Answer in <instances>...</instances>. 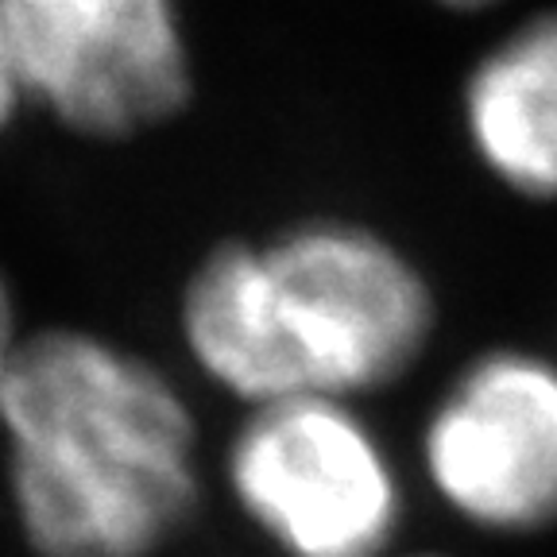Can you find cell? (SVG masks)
<instances>
[{"label": "cell", "instance_id": "1", "mask_svg": "<svg viewBox=\"0 0 557 557\" xmlns=\"http://www.w3.org/2000/svg\"><path fill=\"white\" fill-rule=\"evenodd\" d=\"M9 484L39 557H156L198 504L194 422L144 360L78 333L12 348Z\"/></svg>", "mask_w": 557, "mask_h": 557}, {"label": "cell", "instance_id": "2", "mask_svg": "<svg viewBox=\"0 0 557 557\" xmlns=\"http://www.w3.org/2000/svg\"><path fill=\"white\" fill-rule=\"evenodd\" d=\"M430 325L422 275L345 225H306L263 252L221 248L186 295L198 360L252 403L383 387L414 364Z\"/></svg>", "mask_w": 557, "mask_h": 557}, {"label": "cell", "instance_id": "3", "mask_svg": "<svg viewBox=\"0 0 557 557\" xmlns=\"http://www.w3.org/2000/svg\"><path fill=\"white\" fill-rule=\"evenodd\" d=\"M228 484L287 557H383L399 527L392 461L325 395L260 403L228 453Z\"/></svg>", "mask_w": 557, "mask_h": 557}, {"label": "cell", "instance_id": "4", "mask_svg": "<svg viewBox=\"0 0 557 557\" xmlns=\"http://www.w3.org/2000/svg\"><path fill=\"white\" fill-rule=\"evenodd\" d=\"M20 86L70 128L128 136L186 101L171 0H0Z\"/></svg>", "mask_w": 557, "mask_h": 557}, {"label": "cell", "instance_id": "5", "mask_svg": "<svg viewBox=\"0 0 557 557\" xmlns=\"http://www.w3.org/2000/svg\"><path fill=\"white\" fill-rule=\"evenodd\" d=\"M426 472L480 531L527 534L557 522V364L487 352L430 418Z\"/></svg>", "mask_w": 557, "mask_h": 557}, {"label": "cell", "instance_id": "6", "mask_svg": "<svg viewBox=\"0 0 557 557\" xmlns=\"http://www.w3.org/2000/svg\"><path fill=\"white\" fill-rule=\"evenodd\" d=\"M476 156L527 198H557V12L515 27L465 86Z\"/></svg>", "mask_w": 557, "mask_h": 557}, {"label": "cell", "instance_id": "7", "mask_svg": "<svg viewBox=\"0 0 557 557\" xmlns=\"http://www.w3.org/2000/svg\"><path fill=\"white\" fill-rule=\"evenodd\" d=\"M20 74H16V59H12V44L9 32H4V16H0V124L12 116V104L20 97Z\"/></svg>", "mask_w": 557, "mask_h": 557}, {"label": "cell", "instance_id": "8", "mask_svg": "<svg viewBox=\"0 0 557 557\" xmlns=\"http://www.w3.org/2000/svg\"><path fill=\"white\" fill-rule=\"evenodd\" d=\"M12 310H9V295H4V283H0V387H4V375H9V360H12Z\"/></svg>", "mask_w": 557, "mask_h": 557}, {"label": "cell", "instance_id": "9", "mask_svg": "<svg viewBox=\"0 0 557 557\" xmlns=\"http://www.w3.org/2000/svg\"><path fill=\"white\" fill-rule=\"evenodd\" d=\"M445 4H453V9H480L487 0H445Z\"/></svg>", "mask_w": 557, "mask_h": 557}, {"label": "cell", "instance_id": "10", "mask_svg": "<svg viewBox=\"0 0 557 557\" xmlns=\"http://www.w3.org/2000/svg\"><path fill=\"white\" fill-rule=\"evenodd\" d=\"M410 557H437V554H410Z\"/></svg>", "mask_w": 557, "mask_h": 557}]
</instances>
